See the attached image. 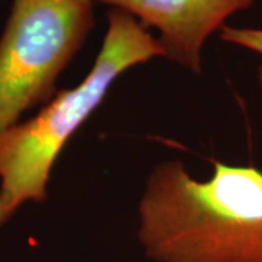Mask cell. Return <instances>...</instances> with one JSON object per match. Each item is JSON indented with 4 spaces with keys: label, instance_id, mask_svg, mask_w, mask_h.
Wrapping results in <instances>:
<instances>
[{
    "label": "cell",
    "instance_id": "5",
    "mask_svg": "<svg viewBox=\"0 0 262 262\" xmlns=\"http://www.w3.org/2000/svg\"><path fill=\"white\" fill-rule=\"evenodd\" d=\"M220 38L225 42L246 48L262 56V29L225 27L220 31Z\"/></svg>",
    "mask_w": 262,
    "mask_h": 262
},
{
    "label": "cell",
    "instance_id": "6",
    "mask_svg": "<svg viewBox=\"0 0 262 262\" xmlns=\"http://www.w3.org/2000/svg\"><path fill=\"white\" fill-rule=\"evenodd\" d=\"M258 77H259V82H261L262 84V66L259 67V70H258Z\"/></svg>",
    "mask_w": 262,
    "mask_h": 262
},
{
    "label": "cell",
    "instance_id": "1",
    "mask_svg": "<svg viewBox=\"0 0 262 262\" xmlns=\"http://www.w3.org/2000/svg\"><path fill=\"white\" fill-rule=\"evenodd\" d=\"M139 241L156 262H262V172L217 162L196 181L156 165L139 201Z\"/></svg>",
    "mask_w": 262,
    "mask_h": 262
},
{
    "label": "cell",
    "instance_id": "3",
    "mask_svg": "<svg viewBox=\"0 0 262 262\" xmlns=\"http://www.w3.org/2000/svg\"><path fill=\"white\" fill-rule=\"evenodd\" d=\"M94 27V0H13L0 38V134L53 99Z\"/></svg>",
    "mask_w": 262,
    "mask_h": 262
},
{
    "label": "cell",
    "instance_id": "2",
    "mask_svg": "<svg viewBox=\"0 0 262 262\" xmlns=\"http://www.w3.org/2000/svg\"><path fill=\"white\" fill-rule=\"evenodd\" d=\"M108 28L94 67L73 89L57 94L28 121L0 134V226L28 201L44 203L58 155L95 110L110 88L128 69L165 51L130 13L111 9Z\"/></svg>",
    "mask_w": 262,
    "mask_h": 262
},
{
    "label": "cell",
    "instance_id": "4",
    "mask_svg": "<svg viewBox=\"0 0 262 262\" xmlns=\"http://www.w3.org/2000/svg\"><path fill=\"white\" fill-rule=\"evenodd\" d=\"M121 9L144 28H155L165 58L201 73L207 39L226 27V20L256 0H98Z\"/></svg>",
    "mask_w": 262,
    "mask_h": 262
}]
</instances>
